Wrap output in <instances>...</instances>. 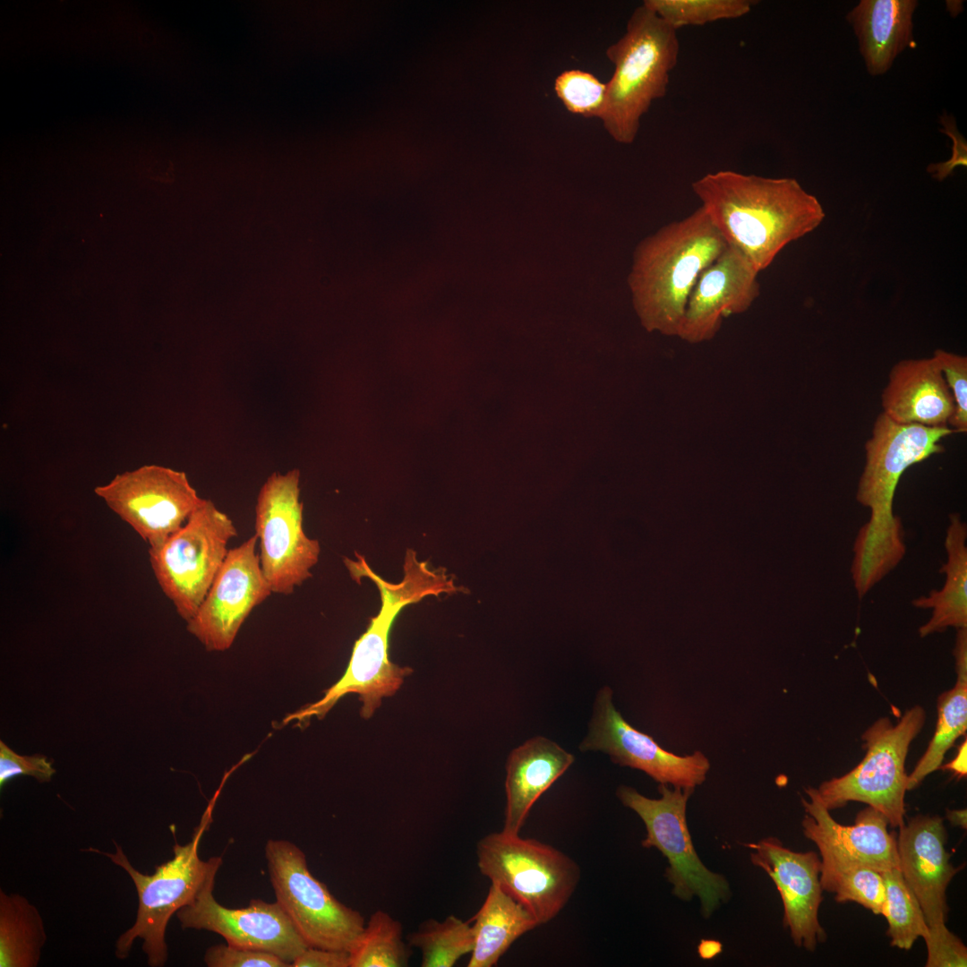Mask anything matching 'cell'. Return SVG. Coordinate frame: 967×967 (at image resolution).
Instances as JSON below:
<instances>
[{"label": "cell", "instance_id": "cell-1", "mask_svg": "<svg viewBox=\"0 0 967 967\" xmlns=\"http://www.w3.org/2000/svg\"><path fill=\"white\" fill-rule=\"evenodd\" d=\"M691 187L728 245L739 250L758 273L825 218L818 200L791 177L719 170L706 174Z\"/></svg>", "mask_w": 967, "mask_h": 967}, {"label": "cell", "instance_id": "cell-2", "mask_svg": "<svg viewBox=\"0 0 967 967\" xmlns=\"http://www.w3.org/2000/svg\"><path fill=\"white\" fill-rule=\"evenodd\" d=\"M954 432L950 427L901 424L885 413L877 417L865 444L866 462L856 492L858 502L870 510L853 546L851 576L859 598L905 554L903 526L893 512L901 476L911 466L943 452L941 440Z\"/></svg>", "mask_w": 967, "mask_h": 967}, {"label": "cell", "instance_id": "cell-3", "mask_svg": "<svg viewBox=\"0 0 967 967\" xmlns=\"http://www.w3.org/2000/svg\"><path fill=\"white\" fill-rule=\"evenodd\" d=\"M356 561L347 559L345 563L356 581L370 578L377 586L381 606L371 619L364 633L355 642L352 655L343 676L317 702L287 715L283 723L306 724L312 717L322 719L345 695L356 693L362 702L361 715L370 718L381 706L384 697H390L400 688L404 678L412 670L390 662L389 638L398 614L406 605L416 603L427 596H439L458 591L445 569H432L426 561H419L416 552H406L404 577L398 583H390L377 575L365 559L355 553Z\"/></svg>", "mask_w": 967, "mask_h": 967}, {"label": "cell", "instance_id": "cell-4", "mask_svg": "<svg viewBox=\"0 0 967 967\" xmlns=\"http://www.w3.org/2000/svg\"><path fill=\"white\" fill-rule=\"evenodd\" d=\"M727 246L701 207L643 240L629 276L643 327L677 337L699 275Z\"/></svg>", "mask_w": 967, "mask_h": 967}, {"label": "cell", "instance_id": "cell-5", "mask_svg": "<svg viewBox=\"0 0 967 967\" xmlns=\"http://www.w3.org/2000/svg\"><path fill=\"white\" fill-rule=\"evenodd\" d=\"M679 51L676 30L644 4L634 10L624 35L606 50L614 72L600 120L615 141H635L642 116L667 92Z\"/></svg>", "mask_w": 967, "mask_h": 967}, {"label": "cell", "instance_id": "cell-6", "mask_svg": "<svg viewBox=\"0 0 967 967\" xmlns=\"http://www.w3.org/2000/svg\"><path fill=\"white\" fill-rule=\"evenodd\" d=\"M214 802L212 800L208 806L192 839L184 845L175 843L173 858L156 866L151 875L138 871L116 842L114 853L94 848L86 850L104 855L121 867L130 876L137 891L136 920L116 942L118 959L128 957L134 941L141 938L148 964L164 966L168 956L166 929L171 917L181 908L193 903L204 888L215 884V877L222 864L221 857L203 860L199 856L201 840L212 821Z\"/></svg>", "mask_w": 967, "mask_h": 967}, {"label": "cell", "instance_id": "cell-7", "mask_svg": "<svg viewBox=\"0 0 967 967\" xmlns=\"http://www.w3.org/2000/svg\"><path fill=\"white\" fill-rule=\"evenodd\" d=\"M926 713L920 706L907 710L896 723L882 717L862 734L865 757L847 774L809 787L830 811L859 801L882 813L893 827L904 825L907 791L905 760L909 747L922 729Z\"/></svg>", "mask_w": 967, "mask_h": 967}, {"label": "cell", "instance_id": "cell-8", "mask_svg": "<svg viewBox=\"0 0 967 967\" xmlns=\"http://www.w3.org/2000/svg\"><path fill=\"white\" fill-rule=\"evenodd\" d=\"M476 854L480 872L526 907L539 925L558 915L580 878L578 864L561 851L504 831L484 836Z\"/></svg>", "mask_w": 967, "mask_h": 967}, {"label": "cell", "instance_id": "cell-9", "mask_svg": "<svg viewBox=\"0 0 967 967\" xmlns=\"http://www.w3.org/2000/svg\"><path fill=\"white\" fill-rule=\"evenodd\" d=\"M660 798L650 799L636 789L621 785L617 797L642 819L646 835L644 848H655L666 858L664 877L672 885L673 895L689 902L700 901L703 917L709 918L731 897L724 876L707 869L699 859L686 819L687 802L694 789L669 788L659 783Z\"/></svg>", "mask_w": 967, "mask_h": 967}, {"label": "cell", "instance_id": "cell-10", "mask_svg": "<svg viewBox=\"0 0 967 967\" xmlns=\"http://www.w3.org/2000/svg\"><path fill=\"white\" fill-rule=\"evenodd\" d=\"M237 529L227 514L203 499L186 523L162 544L149 548L164 595L186 620L196 613L228 553Z\"/></svg>", "mask_w": 967, "mask_h": 967}, {"label": "cell", "instance_id": "cell-11", "mask_svg": "<svg viewBox=\"0 0 967 967\" xmlns=\"http://www.w3.org/2000/svg\"><path fill=\"white\" fill-rule=\"evenodd\" d=\"M276 902L312 947L349 952L364 928L361 913L339 902L310 872L305 854L291 842L265 846Z\"/></svg>", "mask_w": 967, "mask_h": 967}, {"label": "cell", "instance_id": "cell-12", "mask_svg": "<svg viewBox=\"0 0 967 967\" xmlns=\"http://www.w3.org/2000/svg\"><path fill=\"white\" fill-rule=\"evenodd\" d=\"M260 564L272 593L288 595L311 578L321 545L303 527L300 472L272 473L261 485L254 509Z\"/></svg>", "mask_w": 967, "mask_h": 967}, {"label": "cell", "instance_id": "cell-13", "mask_svg": "<svg viewBox=\"0 0 967 967\" xmlns=\"http://www.w3.org/2000/svg\"><path fill=\"white\" fill-rule=\"evenodd\" d=\"M94 492L149 548L179 530L203 501L184 472L159 465L117 474Z\"/></svg>", "mask_w": 967, "mask_h": 967}, {"label": "cell", "instance_id": "cell-14", "mask_svg": "<svg viewBox=\"0 0 967 967\" xmlns=\"http://www.w3.org/2000/svg\"><path fill=\"white\" fill-rule=\"evenodd\" d=\"M579 749L601 750L614 763L641 770L657 783L673 787L695 790L705 782L710 769L702 752L676 755L632 727L614 707L612 690L608 687L596 695L588 733Z\"/></svg>", "mask_w": 967, "mask_h": 967}, {"label": "cell", "instance_id": "cell-15", "mask_svg": "<svg viewBox=\"0 0 967 967\" xmlns=\"http://www.w3.org/2000/svg\"><path fill=\"white\" fill-rule=\"evenodd\" d=\"M257 544L254 535L229 549L204 600L187 621V630L208 651L228 649L253 608L273 594L261 568Z\"/></svg>", "mask_w": 967, "mask_h": 967}, {"label": "cell", "instance_id": "cell-16", "mask_svg": "<svg viewBox=\"0 0 967 967\" xmlns=\"http://www.w3.org/2000/svg\"><path fill=\"white\" fill-rule=\"evenodd\" d=\"M213 889L214 884L208 886L193 903L176 912L184 929L217 933L227 944L271 953L291 966L309 946L277 902L252 899L247 907L231 909L216 901Z\"/></svg>", "mask_w": 967, "mask_h": 967}, {"label": "cell", "instance_id": "cell-17", "mask_svg": "<svg viewBox=\"0 0 967 967\" xmlns=\"http://www.w3.org/2000/svg\"><path fill=\"white\" fill-rule=\"evenodd\" d=\"M753 865L774 881L783 902V925L798 947L814 951L826 939L818 920L822 902L820 859L815 851L798 852L775 837L747 843Z\"/></svg>", "mask_w": 967, "mask_h": 967}, {"label": "cell", "instance_id": "cell-18", "mask_svg": "<svg viewBox=\"0 0 967 967\" xmlns=\"http://www.w3.org/2000/svg\"><path fill=\"white\" fill-rule=\"evenodd\" d=\"M758 272L736 248H727L699 275L678 338L689 344L713 339L723 320L747 312L760 294Z\"/></svg>", "mask_w": 967, "mask_h": 967}, {"label": "cell", "instance_id": "cell-19", "mask_svg": "<svg viewBox=\"0 0 967 967\" xmlns=\"http://www.w3.org/2000/svg\"><path fill=\"white\" fill-rule=\"evenodd\" d=\"M805 793L809 800L801 799L806 812L802 831L817 845L820 855L878 872L900 869L894 833L888 832L889 823L882 813L868 806L858 813L854 825H841L809 787Z\"/></svg>", "mask_w": 967, "mask_h": 967}, {"label": "cell", "instance_id": "cell-20", "mask_svg": "<svg viewBox=\"0 0 967 967\" xmlns=\"http://www.w3.org/2000/svg\"><path fill=\"white\" fill-rule=\"evenodd\" d=\"M946 841L943 819L937 816L918 815L899 827L896 847L900 870L928 926L946 922V891L957 872L946 851Z\"/></svg>", "mask_w": 967, "mask_h": 967}, {"label": "cell", "instance_id": "cell-21", "mask_svg": "<svg viewBox=\"0 0 967 967\" xmlns=\"http://www.w3.org/2000/svg\"><path fill=\"white\" fill-rule=\"evenodd\" d=\"M883 413L901 424L949 427L954 403L934 356L902 360L881 396Z\"/></svg>", "mask_w": 967, "mask_h": 967}, {"label": "cell", "instance_id": "cell-22", "mask_svg": "<svg viewBox=\"0 0 967 967\" xmlns=\"http://www.w3.org/2000/svg\"><path fill=\"white\" fill-rule=\"evenodd\" d=\"M574 762V756L544 737L514 749L506 766V809L502 831L518 834L535 801Z\"/></svg>", "mask_w": 967, "mask_h": 967}, {"label": "cell", "instance_id": "cell-23", "mask_svg": "<svg viewBox=\"0 0 967 967\" xmlns=\"http://www.w3.org/2000/svg\"><path fill=\"white\" fill-rule=\"evenodd\" d=\"M915 0H861L846 19L858 39L866 68L872 76L886 73L904 49L914 48Z\"/></svg>", "mask_w": 967, "mask_h": 967}, {"label": "cell", "instance_id": "cell-24", "mask_svg": "<svg viewBox=\"0 0 967 967\" xmlns=\"http://www.w3.org/2000/svg\"><path fill=\"white\" fill-rule=\"evenodd\" d=\"M949 520L945 540L947 560L940 569L945 584L912 601L915 607L932 610L930 619L919 629L921 638L948 628H967V526L958 514H951Z\"/></svg>", "mask_w": 967, "mask_h": 967}, {"label": "cell", "instance_id": "cell-25", "mask_svg": "<svg viewBox=\"0 0 967 967\" xmlns=\"http://www.w3.org/2000/svg\"><path fill=\"white\" fill-rule=\"evenodd\" d=\"M473 920L475 943L468 967L496 965L519 937L540 926L526 907L494 883Z\"/></svg>", "mask_w": 967, "mask_h": 967}, {"label": "cell", "instance_id": "cell-26", "mask_svg": "<svg viewBox=\"0 0 967 967\" xmlns=\"http://www.w3.org/2000/svg\"><path fill=\"white\" fill-rule=\"evenodd\" d=\"M957 679L954 686L937 700V722L933 737L913 771L907 776V791L918 786L937 770L947 750L967 728V628L958 629L954 648Z\"/></svg>", "mask_w": 967, "mask_h": 967}, {"label": "cell", "instance_id": "cell-27", "mask_svg": "<svg viewBox=\"0 0 967 967\" xmlns=\"http://www.w3.org/2000/svg\"><path fill=\"white\" fill-rule=\"evenodd\" d=\"M39 910L19 894L0 891V967H36L47 942Z\"/></svg>", "mask_w": 967, "mask_h": 967}, {"label": "cell", "instance_id": "cell-28", "mask_svg": "<svg viewBox=\"0 0 967 967\" xmlns=\"http://www.w3.org/2000/svg\"><path fill=\"white\" fill-rule=\"evenodd\" d=\"M819 879L823 890L835 894V901L855 902L876 915L885 916L886 887L881 872L821 855Z\"/></svg>", "mask_w": 967, "mask_h": 967}, {"label": "cell", "instance_id": "cell-29", "mask_svg": "<svg viewBox=\"0 0 967 967\" xmlns=\"http://www.w3.org/2000/svg\"><path fill=\"white\" fill-rule=\"evenodd\" d=\"M401 923L383 911L373 912L355 942L350 967H402L411 954Z\"/></svg>", "mask_w": 967, "mask_h": 967}, {"label": "cell", "instance_id": "cell-30", "mask_svg": "<svg viewBox=\"0 0 967 967\" xmlns=\"http://www.w3.org/2000/svg\"><path fill=\"white\" fill-rule=\"evenodd\" d=\"M410 946L422 954V967H452L474 948V931L469 921L449 915L444 920H424L408 936Z\"/></svg>", "mask_w": 967, "mask_h": 967}, {"label": "cell", "instance_id": "cell-31", "mask_svg": "<svg viewBox=\"0 0 967 967\" xmlns=\"http://www.w3.org/2000/svg\"><path fill=\"white\" fill-rule=\"evenodd\" d=\"M881 875L886 887V934L891 946L909 950L916 939L923 937L928 930L925 916L899 869L883 871Z\"/></svg>", "mask_w": 967, "mask_h": 967}, {"label": "cell", "instance_id": "cell-32", "mask_svg": "<svg viewBox=\"0 0 967 967\" xmlns=\"http://www.w3.org/2000/svg\"><path fill=\"white\" fill-rule=\"evenodd\" d=\"M663 21L678 30L722 20L740 18L754 4L749 0H646L643 3Z\"/></svg>", "mask_w": 967, "mask_h": 967}, {"label": "cell", "instance_id": "cell-33", "mask_svg": "<svg viewBox=\"0 0 967 967\" xmlns=\"http://www.w3.org/2000/svg\"><path fill=\"white\" fill-rule=\"evenodd\" d=\"M554 91L569 112L586 118H601L607 83L594 74L578 69L566 70L556 77Z\"/></svg>", "mask_w": 967, "mask_h": 967}, {"label": "cell", "instance_id": "cell-34", "mask_svg": "<svg viewBox=\"0 0 967 967\" xmlns=\"http://www.w3.org/2000/svg\"><path fill=\"white\" fill-rule=\"evenodd\" d=\"M954 403L950 428L956 432L967 431V357L943 349L934 351Z\"/></svg>", "mask_w": 967, "mask_h": 967}, {"label": "cell", "instance_id": "cell-35", "mask_svg": "<svg viewBox=\"0 0 967 967\" xmlns=\"http://www.w3.org/2000/svg\"><path fill=\"white\" fill-rule=\"evenodd\" d=\"M928 951L927 967H965L967 948L945 923L928 926L923 937Z\"/></svg>", "mask_w": 967, "mask_h": 967}, {"label": "cell", "instance_id": "cell-36", "mask_svg": "<svg viewBox=\"0 0 967 967\" xmlns=\"http://www.w3.org/2000/svg\"><path fill=\"white\" fill-rule=\"evenodd\" d=\"M209 967H287L291 966L278 956L263 951L235 946L229 944L209 947L204 954Z\"/></svg>", "mask_w": 967, "mask_h": 967}, {"label": "cell", "instance_id": "cell-37", "mask_svg": "<svg viewBox=\"0 0 967 967\" xmlns=\"http://www.w3.org/2000/svg\"><path fill=\"white\" fill-rule=\"evenodd\" d=\"M56 773L45 756H22L14 752L4 742L0 741V787L14 777L28 775L39 783H47Z\"/></svg>", "mask_w": 967, "mask_h": 967}, {"label": "cell", "instance_id": "cell-38", "mask_svg": "<svg viewBox=\"0 0 967 967\" xmlns=\"http://www.w3.org/2000/svg\"><path fill=\"white\" fill-rule=\"evenodd\" d=\"M945 129L943 132L953 139V154L949 160L944 163L932 164L928 171L938 181L946 179L956 166L967 165V145L964 138L957 132L954 119L944 116L941 119Z\"/></svg>", "mask_w": 967, "mask_h": 967}, {"label": "cell", "instance_id": "cell-39", "mask_svg": "<svg viewBox=\"0 0 967 967\" xmlns=\"http://www.w3.org/2000/svg\"><path fill=\"white\" fill-rule=\"evenodd\" d=\"M292 967H350L347 951L308 946L292 963Z\"/></svg>", "mask_w": 967, "mask_h": 967}, {"label": "cell", "instance_id": "cell-40", "mask_svg": "<svg viewBox=\"0 0 967 967\" xmlns=\"http://www.w3.org/2000/svg\"><path fill=\"white\" fill-rule=\"evenodd\" d=\"M966 740L961 744L957 750L956 756L951 760V762L946 764L942 768L944 770H949L954 773L955 776L960 778L965 777L967 774V747Z\"/></svg>", "mask_w": 967, "mask_h": 967}, {"label": "cell", "instance_id": "cell-41", "mask_svg": "<svg viewBox=\"0 0 967 967\" xmlns=\"http://www.w3.org/2000/svg\"><path fill=\"white\" fill-rule=\"evenodd\" d=\"M722 951V945L715 940H702L698 946V954L703 959H711Z\"/></svg>", "mask_w": 967, "mask_h": 967}, {"label": "cell", "instance_id": "cell-42", "mask_svg": "<svg viewBox=\"0 0 967 967\" xmlns=\"http://www.w3.org/2000/svg\"><path fill=\"white\" fill-rule=\"evenodd\" d=\"M151 168L150 175L152 178L165 182L173 180V167L170 162L158 163Z\"/></svg>", "mask_w": 967, "mask_h": 967}, {"label": "cell", "instance_id": "cell-43", "mask_svg": "<svg viewBox=\"0 0 967 967\" xmlns=\"http://www.w3.org/2000/svg\"><path fill=\"white\" fill-rule=\"evenodd\" d=\"M947 819L954 825L966 829V809H953L946 811Z\"/></svg>", "mask_w": 967, "mask_h": 967}]
</instances>
